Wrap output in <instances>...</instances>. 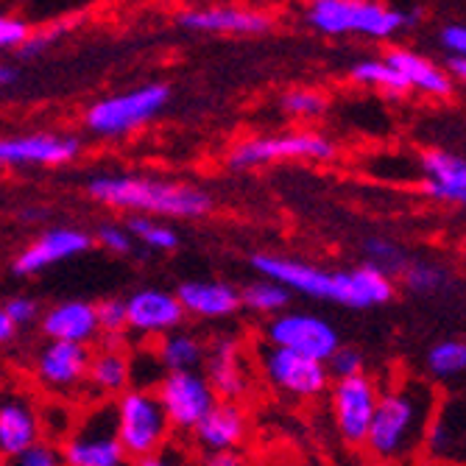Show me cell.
Returning <instances> with one entry per match:
<instances>
[{
	"instance_id": "cell-1",
	"label": "cell",
	"mask_w": 466,
	"mask_h": 466,
	"mask_svg": "<svg viewBox=\"0 0 466 466\" xmlns=\"http://www.w3.org/2000/svg\"><path fill=\"white\" fill-rule=\"evenodd\" d=\"M441 397L433 380L402 374L380 386L374 421L363 450L369 461L389 466H419L425 461V441Z\"/></svg>"
},
{
	"instance_id": "cell-2",
	"label": "cell",
	"mask_w": 466,
	"mask_h": 466,
	"mask_svg": "<svg viewBox=\"0 0 466 466\" xmlns=\"http://www.w3.org/2000/svg\"><path fill=\"white\" fill-rule=\"evenodd\" d=\"M251 266L266 279L285 285L290 293H302L308 299L335 302L352 310H369L377 305H389L397 296V279L377 271L371 266H358L352 271H324L296 258L279 254H254Z\"/></svg>"
},
{
	"instance_id": "cell-3",
	"label": "cell",
	"mask_w": 466,
	"mask_h": 466,
	"mask_svg": "<svg viewBox=\"0 0 466 466\" xmlns=\"http://www.w3.org/2000/svg\"><path fill=\"white\" fill-rule=\"evenodd\" d=\"M87 193L104 207L146 218H201L213 209L209 193L193 185L146 179L135 174H101L90 179Z\"/></svg>"
},
{
	"instance_id": "cell-4",
	"label": "cell",
	"mask_w": 466,
	"mask_h": 466,
	"mask_svg": "<svg viewBox=\"0 0 466 466\" xmlns=\"http://www.w3.org/2000/svg\"><path fill=\"white\" fill-rule=\"evenodd\" d=\"M421 17V9L400 12L377 0H310L305 20L321 36H369L391 39L405 28H413Z\"/></svg>"
},
{
	"instance_id": "cell-5",
	"label": "cell",
	"mask_w": 466,
	"mask_h": 466,
	"mask_svg": "<svg viewBox=\"0 0 466 466\" xmlns=\"http://www.w3.org/2000/svg\"><path fill=\"white\" fill-rule=\"evenodd\" d=\"M65 466H129L132 458L126 455L117 428L115 408L109 400H93L78 408L70 433L59 441Z\"/></svg>"
},
{
	"instance_id": "cell-6",
	"label": "cell",
	"mask_w": 466,
	"mask_h": 466,
	"mask_svg": "<svg viewBox=\"0 0 466 466\" xmlns=\"http://www.w3.org/2000/svg\"><path fill=\"white\" fill-rule=\"evenodd\" d=\"M112 408H115L117 439L132 461L159 452L171 444L174 428L167 421L154 389H140V386L126 389L117 400H112Z\"/></svg>"
},
{
	"instance_id": "cell-7",
	"label": "cell",
	"mask_w": 466,
	"mask_h": 466,
	"mask_svg": "<svg viewBox=\"0 0 466 466\" xmlns=\"http://www.w3.org/2000/svg\"><path fill=\"white\" fill-rule=\"evenodd\" d=\"M171 101V87L165 81H148L117 96H106L84 112V129L96 137L132 135L148 120H154Z\"/></svg>"
},
{
	"instance_id": "cell-8",
	"label": "cell",
	"mask_w": 466,
	"mask_h": 466,
	"mask_svg": "<svg viewBox=\"0 0 466 466\" xmlns=\"http://www.w3.org/2000/svg\"><path fill=\"white\" fill-rule=\"evenodd\" d=\"M258 363H260L266 383L290 400H319L332 386L327 363L271 347V344L260 350Z\"/></svg>"
},
{
	"instance_id": "cell-9",
	"label": "cell",
	"mask_w": 466,
	"mask_h": 466,
	"mask_svg": "<svg viewBox=\"0 0 466 466\" xmlns=\"http://www.w3.org/2000/svg\"><path fill=\"white\" fill-rule=\"evenodd\" d=\"M338 154L335 143L316 132H290V135H271V137H248L240 140L229 151V165L238 171L246 167H263L288 159H308V162H327Z\"/></svg>"
},
{
	"instance_id": "cell-10",
	"label": "cell",
	"mask_w": 466,
	"mask_h": 466,
	"mask_svg": "<svg viewBox=\"0 0 466 466\" xmlns=\"http://www.w3.org/2000/svg\"><path fill=\"white\" fill-rule=\"evenodd\" d=\"M263 338L271 347L305 355L321 363H327L335 355V350L341 347V335H338V329L327 319L316 313H293V310L268 319L263 327Z\"/></svg>"
},
{
	"instance_id": "cell-11",
	"label": "cell",
	"mask_w": 466,
	"mask_h": 466,
	"mask_svg": "<svg viewBox=\"0 0 466 466\" xmlns=\"http://www.w3.org/2000/svg\"><path fill=\"white\" fill-rule=\"evenodd\" d=\"M154 394L171 421V428L179 433H193V428L218 402L204 371H167L154 386Z\"/></svg>"
},
{
	"instance_id": "cell-12",
	"label": "cell",
	"mask_w": 466,
	"mask_h": 466,
	"mask_svg": "<svg viewBox=\"0 0 466 466\" xmlns=\"http://www.w3.org/2000/svg\"><path fill=\"white\" fill-rule=\"evenodd\" d=\"M380 400V386L371 374H358L350 380H335L329 386V410L338 436L350 447H363L374 421Z\"/></svg>"
},
{
	"instance_id": "cell-13",
	"label": "cell",
	"mask_w": 466,
	"mask_h": 466,
	"mask_svg": "<svg viewBox=\"0 0 466 466\" xmlns=\"http://www.w3.org/2000/svg\"><path fill=\"white\" fill-rule=\"evenodd\" d=\"M93 352L90 347L65 344V341H46L31 363V374L48 394L67 400L87 389V371H90Z\"/></svg>"
},
{
	"instance_id": "cell-14",
	"label": "cell",
	"mask_w": 466,
	"mask_h": 466,
	"mask_svg": "<svg viewBox=\"0 0 466 466\" xmlns=\"http://www.w3.org/2000/svg\"><path fill=\"white\" fill-rule=\"evenodd\" d=\"M185 308L179 296L162 288H143L126 299V321L129 332L143 341H159L162 335L174 332L185 324Z\"/></svg>"
},
{
	"instance_id": "cell-15",
	"label": "cell",
	"mask_w": 466,
	"mask_h": 466,
	"mask_svg": "<svg viewBox=\"0 0 466 466\" xmlns=\"http://www.w3.org/2000/svg\"><path fill=\"white\" fill-rule=\"evenodd\" d=\"M81 143L70 135L36 132L0 137V167H59L78 157Z\"/></svg>"
},
{
	"instance_id": "cell-16",
	"label": "cell",
	"mask_w": 466,
	"mask_h": 466,
	"mask_svg": "<svg viewBox=\"0 0 466 466\" xmlns=\"http://www.w3.org/2000/svg\"><path fill=\"white\" fill-rule=\"evenodd\" d=\"M204 377L209 380L221 402H240L251 391V371L246 363L243 344L235 335H218L207 347Z\"/></svg>"
},
{
	"instance_id": "cell-17",
	"label": "cell",
	"mask_w": 466,
	"mask_h": 466,
	"mask_svg": "<svg viewBox=\"0 0 466 466\" xmlns=\"http://www.w3.org/2000/svg\"><path fill=\"white\" fill-rule=\"evenodd\" d=\"M177 23L196 34H227V36H260L274 28V17L248 6H201L177 15Z\"/></svg>"
},
{
	"instance_id": "cell-18",
	"label": "cell",
	"mask_w": 466,
	"mask_h": 466,
	"mask_svg": "<svg viewBox=\"0 0 466 466\" xmlns=\"http://www.w3.org/2000/svg\"><path fill=\"white\" fill-rule=\"evenodd\" d=\"M39 439H46L39 405L23 391L0 394V461H12Z\"/></svg>"
},
{
	"instance_id": "cell-19",
	"label": "cell",
	"mask_w": 466,
	"mask_h": 466,
	"mask_svg": "<svg viewBox=\"0 0 466 466\" xmlns=\"http://www.w3.org/2000/svg\"><path fill=\"white\" fill-rule=\"evenodd\" d=\"M90 246H93V238L87 232H81V229H73V227L48 229L17 254V258H15V274H20V277L42 274L46 268H51V266H56L62 260L78 258V254H84Z\"/></svg>"
},
{
	"instance_id": "cell-20",
	"label": "cell",
	"mask_w": 466,
	"mask_h": 466,
	"mask_svg": "<svg viewBox=\"0 0 466 466\" xmlns=\"http://www.w3.org/2000/svg\"><path fill=\"white\" fill-rule=\"evenodd\" d=\"M39 329L48 341H65V344H78V347H90L93 341L101 338L98 327V305L70 299L59 302L51 310L42 313Z\"/></svg>"
},
{
	"instance_id": "cell-21",
	"label": "cell",
	"mask_w": 466,
	"mask_h": 466,
	"mask_svg": "<svg viewBox=\"0 0 466 466\" xmlns=\"http://www.w3.org/2000/svg\"><path fill=\"white\" fill-rule=\"evenodd\" d=\"M419 167L421 177H425L421 190L433 201L466 207V159L441 148H431L421 154Z\"/></svg>"
},
{
	"instance_id": "cell-22",
	"label": "cell",
	"mask_w": 466,
	"mask_h": 466,
	"mask_svg": "<svg viewBox=\"0 0 466 466\" xmlns=\"http://www.w3.org/2000/svg\"><path fill=\"white\" fill-rule=\"evenodd\" d=\"M248 419L246 410L238 402H216L209 413L193 428V441L204 452H221V450H238L246 441Z\"/></svg>"
},
{
	"instance_id": "cell-23",
	"label": "cell",
	"mask_w": 466,
	"mask_h": 466,
	"mask_svg": "<svg viewBox=\"0 0 466 466\" xmlns=\"http://www.w3.org/2000/svg\"><path fill=\"white\" fill-rule=\"evenodd\" d=\"M177 296H179V305L185 308V316L207 319V321L229 319L243 308L240 290L235 285L218 282V279L185 282V285H179Z\"/></svg>"
},
{
	"instance_id": "cell-24",
	"label": "cell",
	"mask_w": 466,
	"mask_h": 466,
	"mask_svg": "<svg viewBox=\"0 0 466 466\" xmlns=\"http://www.w3.org/2000/svg\"><path fill=\"white\" fill-rule=\"evenodd\" d=\"M416 93H425L431 98H450L452 96V76L441 70L433 59L421 56L410 48H391L383 56Z\"/></svg>"
},
{
	"instance_id": "cell-25",
	"label": "cell",
	"mask_w": 466,
	"mask_h": 466,
	"mask_svg": "<svg viewBox=\"0 0 466 466\" xmlns=\"http://www.w3.org/2000/svg\"><path fill=\"white\" fill-rule=\"evenodd\" d=\"M126 389H132V360L123 347H101L93 352L87 371V391L96 400H117Z\"/></svg>"
},
{
	"instance_id": "cell-26",
	"label": "cell",
	"mask_w": 466,
	"mask_h": 466,
	"mask_svg": "<svg viewBox=\"0 0 466 466\" xmlns=\"http://www.w3.org/2000/svg\"><path fill=\"white\" fill-rule=\"evenodd\" d=\"M159 363L165 366V371H193L204 363L207 358V344L190 329H174L162 335L154 344Z\"/></svg>"
},
{
	"instance_id": "cell-27",
	"label": "cell",
	"mask_w": 466,
	"mask_h": 466,
	"mask_svg": "<svg viewBox=\"0 0 466 466\" xmlns=\"http://www.w3.org/2000/svg\"><path fill=\"white\" fill-rule=\"evenodd\" d=\"M350 78L360 87H374L380 93H386L389 98H402L410 93L408 81L386 62V59H360L350 67Z\"/></svg>"
},
{
	"instance_id": "cell-28",
	"label": "cell",
	"mask_w": 466,
	"mask_h": 466,
	"mask_svg": "<svg viewBox=\"0 0 466 466\" xmlns=\"http://www.w3.org/2000/svg\"><path fill=\"white\" fill-rule=\"evenodd\" d=\"M428 374L433 380H458L466 374V341L463 338H441L425 355Z\"/></svg>"
},
{
	"instance_id": "cell-29",
	"label": "cell",
	"mask_w": 466,
	"mask_h": 466,
	"mask_svg": "<svg viewBox=\"0 0 466 466\" xmlns=\"http://www.w3.org/2000/svg\"><path fill=\"white\" fill-rule=\"evenodd\" d=\"M290 296L293 293L285 285H279L274 279H266V277L258 279V282H251V285H246L240 290L243 308L251 310V313H258V316H268V319H274V316L288 310Z\"/></svg>"
},
{
	"instance_id": "cell-30",
	"label": "cell",
	"mask_w": 466,
	"mask_h": 466,
	"mask_svg": "<svg viewBox=\"0 0 466 466\" xmlns=\"http://www.w3.org/2000/svg\"><path fill=\"white\" fill-rule=\"evenodd\" d=\"M400 282L413 296H439L450 288V271L433 260H410Z\"/></svg>"
},
{
	"instance_id": "cell-31",
	"label": "cell",
	"mask_w": 466,
	"mask_h": 466,
	"mask_svg": "<svg viewBox=\"0 0 466 466\" xmlns=\"http://www.w3.org/2000/svg\"><path fill=\"white\" fill-rule=\"evenodd\" d=\"M363 263L377 268V271L389 274V277H394V279H400L402 271L408 268L410 258H408V251L397 240L374 235V238L363 240Z\"/></svg>"
},
{
	"instance_id": "cell-32",
	"label": "cell",
	"mask_w": 466,
	"mask_h": 466,
	"mask_svg": "<svg viewBox=\"0 0 466 466\" xmlns=\"http://www.w3.org/2000/svg\"><path fill=\"white\" fill-rule=\"evenodd\" d=\"M129 232H132L135 240H140L151 251H174L179 246V238H177V232L171 227L159 224L154 218H146V216H132L129 218Z\"/></svg>"
},
{
	"instance_id": "cell-33",
	"label": "cell",
	"mask_w": 466,
	"mask_h": 466,
	"mask_svg": "<svg viewBox=\"0 0 466 466\" xmlns=\"http://www.w3.org/2000/svg\"><path fill=\"white\" fill-rule=\"evenodd\" d=\"M279 106L285 115L290 117H302V120H313V117H321L329 106L327 96L319 93V90H310V87H296V90H288L282 98H279Z\"/></svg>"
},
{
	"instance_id": "cell-34",
	"label": "cell",
	"mask_w": 466,
	"mask_h": 466,
	"mask_svg": "<svg viewBox=\"0 0 466 466\" xmlns=\"http://www.w3.org/2000/svg\"><path fill=\"white\" fill-rule=\"evenodd\" d=\"M39 416H42V431H46V439L59 444L70 433L78 410L73 405H67V400L56 397V400H48L46 405H39Z\"/></svg>"
},
{
	"instance_id": "cell-35",
	"label": "cell",
	"mask_w": 466,
	"mask_h": 466,
	"mask_svg": "<svg viewBox=\"0 0 466 466\" xmlns=\"http://www.w3.org/2000/svg\"><path fill=\"white\" fill-rule=\"evenodd\" d=\"M98 327L104 347H120V341L129 332V321H126V299H106L98 305Z\"/></svg>"
},
{
	"instance_id": "cell-36",
	"label": "cell",
	"mask_w": 466,
	"mask_h": 466,
	"mask_svg": "<svg viewBox=\"0 0 466 466\" xmlns=\"http://www.w3.org/2000/svg\"><path fill=\"white\" fill-rule=\"evenodd\" d=\"M4 466H65V458H62V447L56 441L39 439L36 444H31L28 450H23Z\"/></svg>"
},
{
	"instance_id": "cell-37",
	"label": "cell",
	"mask_w": 466,
	"mask_h": 466,
	"mask_svg": "<svg viewBox=\"0 0 466 466\" xmlns=\"http://www.w3.org/2000/svg\"><path fill=\"white\" fill-rule=\"evenodd\" d=\"M327 371L332 380H350L358 374H366V355L358 347H338L335 355L327 360Z\"/></svg>"
},
{
	"instance_id": "cell-38",
	"label": "cell",
	"mask_w": 466,
	"mask_h": 466,
	"mask_svg": "<svg viewBox=\"0 0 466 466\" xmlns=\"http://www.w3.org/2000/svg\"><path fill=\"white\" fill-rule=\"evenodd\" d=\"M67 31H70V25H51V28H42V31H31V36L23 42V48L17 51V56L20 59H36V56H42Z\"/></svg>"
},
{
	"instance_id": "cell-39",
	"label": "cell",
	"mask_w": 466,
	"mask_h": 466,
	"mask_svg": "<svg viewBox=\"0 0 466 466\" xmlns=\"http://www.w3.org/2000/svg\"><path fill=\"white\" fill-rule=\"evenodd\" d=\"M28 36H31V28L23 17L0 12V51H20Z\"/></svg>"
},
{
	"instance_id": "cell-40",
	"label": "cell",
	"mask_w": 466,
	"mask_h": 466,
	"mask_svg": "<svg viewBox=\"0 0 466 466\" xmlns=\"http://www.w3.org/2000/svg\"><path fill=\"white\" fill-rule=\"evenodd\" d=\"M96 240L115 254H129L135 248V238L129 232V227H117V224H104L96 235Z\"/></svg>"
},
{
	"instance_id": "cell-41",
	"label": "cell",
	"mask_w": 466,
	"mask_h": 466,
	"mask_svg": "<svg viewBox=\"0 0 466 466\" xmlns=\"http://www.w3.org/2000/svg\"><path fill=\"white\" fill-rule=\"evenodd\" d=\"M4 308H6V313H9V319L15 321V327H17V329H20V327L34 324L36 319H42L39 305H36L34 299H28V296H15V299H9Z\"/></svg>"
},
{
	"instance_id": "cell-42",
	"label": "cell",
	"mask_w": 466,
	"mask_h": 466,
	"mask_svg": "<svg viewBox=\"0 0 466 466\" xmlns=\"http://www.w3.org/2000/svg\"><path fill=\"white\" fill-rule=\"evenodd\" d=\"M439 42H441V48L450 54V56H463L466 59V25H444L439 31Z\"/></svg>"
},
{
	"instance_id": "cell-43",
	"label": "cell",
	"mask_w": 466,
	"mask_h": 466,
	"mask_svg": "<svg viewBox=\"0 0 466 466\" xmlns=\"http://www.w3.org/2000/svg\"><path fill=\"white\" fill-rule=\"evenodd\" d=\"M129 466H185V458L177 447L167 444L165 450L159 452H151V455H143V458H135Z\"/></svg>"
},
{
	"instance_id": "cell-44",
	"label": "cell",
	"mask_w": 466,
	"mask_h": 466,
	"mask_svg": "<svg viewBox=\"0 0 466 466\" xmlns=\"http://www.w3.org/2000/svg\"><path fill=\"white\" fill-rule=\"evenodd\" d=\"M201 466H243V455L238 450H221V452H204Z\"/></svg>"
},
{
	"instance_id": "cell-45",
	"label": "cell",
	"mask_w": 466,
	"mask_h": 466,
	"mask_svg": "<svg viewBox=\"0 0 466 466\" xmlns=\"http://www.w3.org/2000/svg\"><path fill=\"white\" fill-rule=\"evenodd\" d=\"M15 335H17V327H15V321L9 319L6 308L0 305V347H6L9 341H15Z\"/></svg>"
},
{
	"instance_id": "cell-46",
	"label": "cell",
	"mask_w": 466,
	"mask_h": 466,
	"mask_svg": "<svg viewBox=\"0 0 466 466\" xmlns=\"http://www.w3.org/2000/svg\"><path fill=\"white\" fill-rule=\"evenodd\" d=\"M447 73H450L455 81H463V84H466V59H463V56H450V59H447Z\"/></svg>"
},
{
	"instance_id": "cell-47",
	"label": "cell",
	"mask_w": 466,
	"mask_h": 466,
	"mask_svg": "<svg viewBox=\"0 0 466 466\" xmlns=\"http://www.w3.org/2000/svg\"><path fill=\"white\" fill-rule=\"evenodd\" d=\"M17 78V73H15V67H9V65H0V87H9V84Z\"/></svg>"
},
{
	"instance_id": "cell-48",
	"label": "cell",
	"mask_w": 466,
	"mask_h": 466,
	"mask_svg": "<svg viewBox=\"0 0 466 466\" xmlns=\"http://www.w3.org/2000/svg\"><path fill=\"white\" fill-rule=\"evenodd\" d=\"M419 466H466V463H458V461H421Z\"/></svg>"
},
{
	"instance_id": "cell-49",
	"label": "cell",
	"mask_w": 466,
	"mask_h": 466,
	"mask_svg": "<svg viewBox=\"0 0 466 466\" xmlns=\"http://www.w3.org/2000/svg\"><path fill=\"white\" fill-rule=\"evenodd\" d=\"M4 386H6V377H4V369H0V394H4Z\"/></svg>"
},
{
	"instance_id": "cell-50",
	"label": "cell",
	"mask_w": 466,
	"mask_h": 466,
	"mask_svg": "<svg viewBox=\"0 0 466 466\" xmlns=\"http://www.w3.org/2000/svg\"><path fill=\"white\" fill-rule=\"evenodd\" d=\"M458 463H466V444H463V450H461V458H458Z\"/></svg>"
},
{
	"instance_id": "cell-51",
	"label": "cell",
	"mask_w": 466,
	"mask_h": 466,
	"mask_svg": "<svg viewBox=\"0 0 466 466\" xmlns=\"http://www.w3.org/2000/svg\"><path fill=\"white\" fill-rule=\"evenodd\" d=\"M305 466H324V463H321V461H308Z\"/></svg>"
},
{
	"instance_id": "cell-52",
	"label": "cell",
	"mask_w": 466,
	"mask_h": 466,
	"mask_svg": "<svg viewBox=\"0 0 466 466\" xmlns=\"http://www.w3.org/2000/svg\"><path fill=\"white\" fill-rule=\"evenodd\" d=\"M366 466H389V463H377V461H369Z\"/></svg>"
},
{
	"instance_id": "cell-53",
	"label": "cell",
	"mask_w": 466,
	"mask_h": 466,
	"mask_svg": "<svg viewBox=\"0 0 466 466\" xmlns=\"http://www.w3.org/2000/svg\"><path fill=\"white\" fill-rule=\"evenodd\" d=\"M0 466H4V461H0Z\"/></svg>"
}]
</instances>
